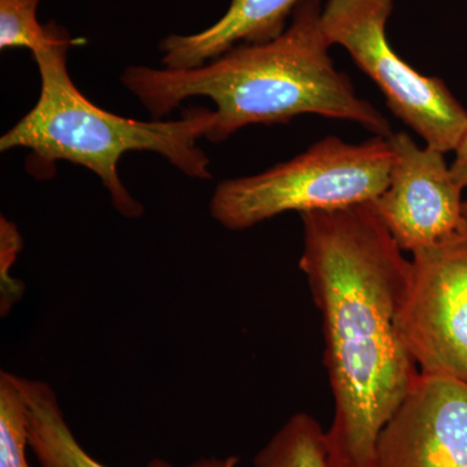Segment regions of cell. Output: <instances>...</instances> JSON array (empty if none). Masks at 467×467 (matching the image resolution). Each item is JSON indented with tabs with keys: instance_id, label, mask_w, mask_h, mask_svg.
<instances>
[{
	"instance_id": "cell-6",
	"label": "cell",
	"mask_w": 467,
	"mask_h": 467,
	"mask_svg": "<svg viewBox=\"0 0 467 467\" xmlns=\"http://www.w3.org/2000/svg\"><path fill=\"white\" fill-rule=\"evenodd\" d=\"M399 330L420 374L467 383V220L413 254Z\"/></svg>"
},
{
	"instance_id": "cell-7",
	"label": "cell",
	"mask_w": 467,
	"mask_h": 467,
	"mask_svg": "<svg viewBox=\"0 0 467 467\" xmlns=\"http://www.w3.org/2000/svg\"><path fill=\"white\" fill-rule=\"evenodd\" d=\"M389 140L395 161L389 187L373 205L399 247L413 254L447 238L465 221L463 189L445 153L418 146L407 131Z\"/></svg>"
},
{
	"instance_id": "cell-5",
	"label": "cell",
	"mask_w": 467,
	"mask_h": 467,
	"mask_svg": "<svg viewBox=\"0 0 467 467\" xmlns=\"http://www.w3.org/2000/svg\"><path fill=\"white\" fill-rule=\"evenodd\" d=\"M393 0H328L322 29L378 86L389 110L426 146L454 152L467 131V109L438 77L418 72L387 38Z\"/></svg>"
},
{
	"instance_id": "cell-4",
	"label": "cell",
	"mask_w": 467,
	"mask_h": 467,
	"mask_svg": "<svg viewBox=\"0 0 467 467\" xmlns=\"http://www.w3.org/2000/svg\"><path fill=\"white\" fill-rule=\"evenodd\" d=\"M393 161L389 138L374 135L348 143L326 137L263 173L223 181L209 208L221 226L241 232L285 212L303 214L373 202L389 187Z\"/></svg>"
},
{
	"instance_id": "cell-11",
	"label": "cell",
	"mask_w": 467,
	"mask_h": 467,
	"mask_svg": "<svg viewBox=\"0 0 467 467\" xmlns=\"http://www.w3.org/2000/svg\"><path fill=\"white\" fill-rule=\"evenodd\" d=\"M254 467H330L324 427L308 413H295L257 451Z\"/></svg>"
},
{
	"instance_id": "cell-13",
	"label": "cell",
	"mask_w": 467,
	"mask_h": 467,
	"mask_svg": "<svg viewBox=\"0 0 467 467\" xmlns=\"http://www.w3.org/2000/svg\"><path fill=\"white\" fill-rule=\"evenodd\" d=\"M41 0H0V50L26 47L32 54L51 47L64 32L50 23L41 26L36 11Z\"/></svg>"
},
{
	"instance_id": "cell-2",
	"label": "cell",
	"mask_w": 467,
	"mask_h": 467,
	"mask_svg": "<svg viewBox=\"0 0 467 467\" xmlns=\"http://www.w3.org/2000/svg\"><path fill=\"white\" fill-rule=\"evenodd\" d=\"M322 9L321 0H303L290 26L272 41L235 46L192 69L130 67L121 75L122 85L153 119L190 98H209L216 109L205 138L213 143L247 126L288 124L303 115L355 122L391 137L387 117L359 98L349 77L335 67Z\"/></svg>"
},
{
	"instance_id": "cell-15",
	"label": "cell",
	"mask_w": 467,
	"mask_h": 467,
	"mask_svg": "<svg viewBox=\"0 0 467 467\" xmlns=\"http://www.w3.org/2000/svg\"><path fill=\"white\" fill-rule=\"evenodd\" d=\"M451 174L461 189H467V131L457 149L454 150V160L451 164Z\"/></svg>"
},
{
	"instance_id": "cell-9",
	"label": "cell",
	"mask_w": 467,
	"mask_h": 467,
	"mask_svg": "<svg viewBox=\"0 0 467 467\" xmlns=\"http://www.w3.org/2000/svg\"><path fill=\"white\" fill-rule=\"evenodd\" d=\"M303 0H232L213 26L190 36H169L160 42L167 69H192L220 57L238 45L272 41Z\"/></svg>"
},
{
	"instance_id": "cell-12",
	"label": "cell",
	"mask_w": 467,
	"mask_h": 467,
	"mask_svg": "<svg viewBox=\"0 0 467 467\" xmlns=\"http://www.w3.org/2000/svg\"><path fill=\"white\" fill-rule=\"evenodd\" d=\"M26 401L20 376L0 373V467H30Z\"/></svg>"
},
{
	"instance_id": "cell-3",
	"label": "cell",
	"mask_w": 467,
	"mask_h": 467,
	"mask_svg": "<svg viewBox=\"0 0 467 467\" xmlns=\"http://www.w3.org/2000/svg\"><path fill=\"white\" fill-rule=\"evenodd\" d=\"M73 43L64 30L51 47L33 55L41 95L34 109L0 138L2 152L24 147L46 167L64 160L88 169L109 190L113 207L128 218L144 212L119 174V160L130 150L159 153L189 177L211 180V161L196 143L211 130L214 110L190 107L171 121H138L107 112L86 99L70 78L67 57Z\"/></svg>"
},
{
	"instance_id": "cell-14",
	"label": "cell",
	"mask_w": 467,
	"mask_h": 467,
	"mask_svg": "<svg viewBox=\"0 0 467 467\" xmlns=\"http://www.w3.org/2000/svg\"><path fill=\"white\" fill-rule=\"evenodd\" d=\"M23 245V238L17 226L7 218H0V278H2V316L7 315L23 290L9 275V269L16 263L17 254Z\"/></svg>"
},
{
	"instance_id": "cell-10",
	"label": "cell",
	"mask_w": 467,
	"mask_h": 467,
	"mask_svg": "<svg viewBox=\"0 0 467 467\" xmlns=\"http://www.w3.org/2000/svg\"><path fill=\"white\" fill-rule=\"evenodd\" d=\"M26 401L29 450L39 467H109L95 460L77 441L67 425L57 392L42 380L20 377ZM226 459H201L183 467H223ZM147 467H180L155 459Z\"/></svg>"
},
{
	"instance_id": "cell-1",
	"label": "cell",
	"mask_w": 467,
	"mask_h": 467,
	"mask_svg": "<svg viewBox=\"0 0 467 467\" xmlns=\"http://www.w3.org/2000/svg\"><path fill=\"white\" fill-rule=\"evenodd\" d=\"M299 266L321 313L334 398L330 467H376L380 432L420 376L398 319L411 261L373 202L300 214Z\"/></svg>"
},
{
	"instance_id": "cell-16",
	"label": "cell",
	"mask_w": 467,
	"mask_h": 467,
	"mask_svg": "<svg viewBox=\"0 0 467 467\" xmlns=\"http://www.w3.org/2000/svg\"><path fill=\"white\" fill-rule=\"evenodd\" d=\"M463 214H465L467 220V198H465V202H463Z\"/></svg>"
},
{
	"instance_id": "cell-8",
	"label": "cell",
	"mask_w": 467,
	"mask_h": 467,
	"mask_svg": "<svg viewBox=\"0 0 467 467\" xmlns=\"http://www.w3.org/2000/svg\"><path fill=\"white\" fill-rule=\"evenodd\" d=\"M376 467H467V383L420 374L380 432Z\"/></svg>"
}]
</instances>
